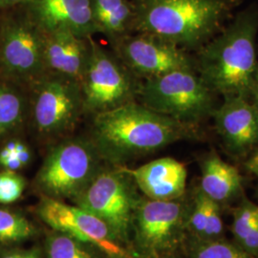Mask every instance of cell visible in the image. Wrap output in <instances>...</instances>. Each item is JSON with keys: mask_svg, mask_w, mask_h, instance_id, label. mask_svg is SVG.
Segmentation results:
<instances>
[{"mask_svg": "<svg viewBox=\"0 0 258 258\" xmlns=\"http://www.w3.org/2000/svg\"><path fill=\"white\" fill-rule=\"evenodd\" d=\"M96 33L117 41L133 29L134 7L131 0H90Z\"/></svg>", "mask_w": 258, "mask_h": 258, "instance_id": "18", "label": "cell"}, {"mask_svg": "<svg viewBox=\"0 0 258 258\" xmlns=\"http://www.w3.org/2000/svg\"><path fill=\"white\" fill-rule=\"evenodd\" d=\"M257 33L258 5H251L200 48L197 69L214 94L250 98L258 75Z\"/></svg>", "mask_w": 258, "mask_h": 258, "instance_id": "2", "label": "cell"}, {"mask_svg": "<svg viewBox=\"0 0 258 258\" xmlns=\"http://www.w3.org/2000/svg\"><path fill=\"white\" fill-rule=\"evenodd\" d=\"M122 167L148 199L172 201L184 197L187 171L174 158H160L137 168Z\"/></svg>", "mask_w": 258, "mask_h": 258, "instance_id": "15", "label": "cell"}, {"mask_svg": "<svg viewBox=\"0 0 258 258\" xmlns=\"http://www.w3.org/2000/svg\"><path fill=\"white\" fill-rule=\"evenodd\" d=\"M136 187L122 166L102 167L72 203L104 222L120 243L131 249L132 218L140 198Z\"/></svg>", "mask_w": 258, "mask_h": 258, "instance_id": "7", "label": "cell"}, {"mask_svg": "<svg viewBox=\"0 0 258 258\" xmlns=\"http://www.w3.org/2000/svg\"><path fill=\"white\" fill-rule=\"evenodd\" d=\"M199 188L213 201L226 202L241 191L242 177L236 167L225 162L215 152H211L201 164Z\"/></svg>", "mask_w": 258, "mask_h": 258, "instance_id": "17", "label": "cell"}, {"mask_svg": "<svg viewBox=\"0 0 258 258\" xmlns=\"http://www.w3.org/2000/svg\"><path fill=\"white\" fill-rule=\"evenodd\" d=\"M44 258H109L102 250L67 235L54 231L48 233L44 244Z\"/></svg>", "mask_w": 258, "mask_h": 258, "instance_id": "20", "label": "cell"}, {"mask_svg": "<svg viewBox=\"0 0 258 258\" xmlns=\"http://www.w3.org/2000/svg\"><path fill=\"white\" fill-rule=\"evenodd\" d=\"M257 220L258 206L251 202L246 201L235 210L233 213L231 231L238 246L247 238Z\"/></svg>", "mask_w": 258, "mask_h": 258, "instance_id": "24", "label": "cell"}, {"mask_svg": "<svg viewBox=\"0 0 258 258\" xmlns=\"http://www.w3.org/2000/svg\"><path fill=\"white\" fill-rule=\"evenodd\" d=\"M242 0H132L133 29L182 49L201 48L225 27Z\"/></svg>", "mask_w": 258, "mask_h": 258, "instance_id": "3", "label": "cell"}, {"mask_svg": "<svg viewBox=\"0 0 258 258\" xmlns=\"http://www.w3.org/2000/svg\"><path fill=\"white\" fill-rule=\"evenodd\" d=\"M190 205L184 197L157 201L140 197L131 226L130 247L138 258L175 254L186 233Z\"/></svg>", "mask_w": 258, "mask_h": 258, "instance_id": "6", "label": "cell"}, {"mask_svg": "<svg viewBox=\"0 0 258 258\" xmlns=\"http://www.w3.org/2000/svg\"><path fill=\"white\" fill-rule=\"evenodd\" d=\"M37 212L52 230L92 245L109 258H138L120 243L104 222L75 204L41 196Z\"/></svg>", "mask_w": 258, "mask_h": 258, "instance_id": "11", "label": "cell"}, {"mask_svg": "<svg viewBox=\"0 0 258 258\" xmlns=\"http://www.w3.org/2000/svg\"><path fill=\"white\" fill-rule=\"evenodd\" d=\"M1 258H40V255L37 249H28V250L12 251L4 254Z\"/></svg>", "mask_w": 258, "mask_h": 258, "instance_id": "26", "label": "cell"}, {"mask_svg": "<svg viewBox=\"0 0 258 258\" xmlns=\"http://www.w3.org/2000/svg\"><path fill=\"white\" fill-rule=\"evenodd\" d=\"M89 42L90 55L81 82L83 110L96 115L133 101L139 91L133 74L92 37Z\"/></svg>", "mask_w": 258, "mask_h": 258, "instance_id": "9", "label": "cell"}, {"mask_svg": "<svg viewBox=\"0 0 258 258\" xmlns=\"http://www.w3.org/2000/svg\"><path fill=\"white\" fill-rule=\"evenodd\" d=\"M188 258H255L238 245L222 239L198 240L191 238Z\"/></svg>", "mask_w": 258, "mask_h": 258, "instance_id": "22", "label": "cell"}, {"mask_svg": "<svg viewBox=\"0 0 258 258\" xmlns=\"http://www.w3.org/2000/svg\"><path fill=\"white\" fill-rule=\"evenodd\" d=\"M13 84L0 81V137L17 128L24 119L25 101Z\"/></svg>", "mask_w": 258, "mask_h": 258, "instance_id": "21", "label": "cell"}, {"mask_svg": "<svg viewBox=\"0 0 258 258\" xmlns=\"http://www.w3.org/2000/svg\"><path fill=\"white\" fill-rule=\"evenodd\" d=\"M25 186L26 181L18 171L3 169L0 172V204L14 203L19 200Z\"/></svg>", "mask_w": 258, "mask_h": 258, "instance_id": "25", "label": "cell"}, {"mask_svg": "<svg viewBox=\"0 0 258 258\" xmlns=\"http://www.w3.org/2000/svg\"><path fill=\"white\" fill-rule=\"evenodd\" d=\"M212 116L217 133L231 153L242 156L257 146L258 109L248 99L225 97Z\"/></svg>", "mask_w": 258, "mask_h": 258, "instance_id": "13", "label": "cell"}, {"mask_svg": "<svg viewBox=\"0 0 258 258\" xmlns=\"http://www.w3.org/2000/svg\"><path fill=\"white\" fill-rule=\"evenodd\" d=\"M103 159L91 139L65 140L47 154L35 178L41 196L73 201L102 169Z\"/></svg>", "mask_w": 258, "mask_h": 258, "instance_id": "4", "label": "cell"}, {"mask_svg": "<svg viewBox=\"0 0 258 258\" xmlns=\"http://www.w3.org/2000/svg\"><path fill=\"white\" fill-rule=\"evenodd\" d=\"M89 55V37H79L68 32L46 34L45 64L48 73L60 75L81 83Z\"/></svg>", "mask_w": 258, "mask_h": 258, "instance_id": "16", "label": "cell"}, {"mask_svg": "<svg viewBox=\"0 0 258 258\" xmlns=\"http://www.w3.org/2000/svg\"><path fill=\"white\" fill-rule=\"evenodd\" d=\"M255 174H256V175H257V177H258V171H257V172H256V173H255Z\"/></svg>", "mask_w": 258, "mask_h": 258, "instance_id": "31", "label": "cell"}, {"mask_svg": "<svg viewBox=\"0 0 258 258\" xmlns=\"http://www.w3.org/2000/svg\"><path fill=\"white\" fill-rule=\"evenodd\" d=\"M27 15L44 33L68 32L82 37L96 34L90 0H31Z\"/></svg>", "mask_w": 258, "mask_h": 258, "instance_id": "14", "label": "cell"}, {"mask_svg": "<svg viewBox=\"0 0 258 258\" xmlns=\"http://www.w3.org/2000/svg\"><path fill=\"white\" fill-rule=\"evenodd\" d=\"M250 98L252 100L251 102L255 105V107L258 109V75L256 80H255V83L253 84L251 93H250Z\"/></svg>", "mask_w": 258, "mask_h": 258, "instance_id": "29", "label": "cell"}, {"mask_svg": "<svg viewBox=\"0 0 258 258\" xmlns=\"http://www.w3.org/2000/svg\"><path fill=\"white\" fill-rule=\"evenodd\" d=\"M157 258H179L178 256H176L175 254H171V255H166V256H161V257Z\"/></svg>", "mask_w": 258, "mask_h": 258, "instance_id": "30", "label": "cell"}, {"mask_svg": "<svg viewBox=\"0 0 258 258\" xmlns=\"http://www.w3.org/2000/svg\"><path fill=\"white\" fill-rule=\"evenodd\" d=\"M224 231L219 204L198 188L190 204L186 232L194 239H220Z\"/></svg>", "mask_w": 258, "mask_h": 258, "instance_id": "19", "label": "cell"}, {"mask_svg": "<svg viewBox=\"0 0 258 258\" xmlns=\"http://www.w3.org/2000/svg\"><path fill=\"white\" fill-rule=\"evenodd\" d=\"M149 109L188 125L212 116L214 93L194 69H183L147 79L139 88Z\"/></svg>", "mask_w": 258, "mask_h": 258, "instance_id": "5", "label": "cell"}, {"mask_svg": "<svg viewBox=\"0 0 258 258\" xmlns=\"http://www.w3.org/2000/svg\"><path fill=\"white\" fill-rule=\"evenodd\" d=\"M46 34L30 19L10 17L0 24V73L11 83L32 85L47 74Z\"/></svg>", "mask_w": 258, "mask_h": 258, "instance_id": "8", "label": "cell"}, {"mask_svg": "<svg viewBox=\"0 0 258 258\" xmlns=\"http://www.w3.org/2000/svg\"><path fill=\"white\" fill-rule=\"evenodd\" d=\"M31 86L32 119L39 134L56 136L74 126L84 111L81 83L47 73Z\"/></svg>", "mask_w": 258, "mask_h": 258, "instance_id": "10", "label": "cell"}, {"mask_svg": "<svg viewBox=\"0 0 258 258\" xmlns=\"http://www.w3.org/2000/svg\"><path fill=\"white\" fill-rule=\"evenodd\" d=\"M31 0H0V10L10 9L19 5H26Z\"/></svg>", "mask_w": 258, "mask_h": 258, "instance_id": "27", "label": "cell"}, {"mask_svg": "<svg viewBox=\"0 0 258 258\" xmlns=\"http://www.w3.org/2000/svg\"><path fill=\"white\" fill-rule=\"evenodd\" d=\"M246 167L247 169L252 172V173H256L258 171V149L257 151L249 158V160L246 163Z\"/></svg>", "mask_w": 258, "mask_h": 258, "instance_id": "28", "label": "cell"}, {"mask_svg": "<svg viewBox=\"0 0 258 258\" xmlns=\"http://www.w3.org/2000/svg\"><path fill=\"white\" fill-rule=\"evenodd\" d=\"M120 61L133 75L146 79L183 69H194L196 62L185 50L156 37L140 34L115 41Z\"/></svg>", "mask_w": 258, "mask_h": 258, "instance_id": "12", "label": "cell"}, {"mask_svg": "<svg viewBox=\"0 0 258 258\" xmlns=\"http://www.w3.org/2000/svg\"><path fill=\"white\" fill-rule=\"evenodd\" d=\"M36 228L23 215L0 209V244H13L30 239Z\"/></svg>", "mask_w": 258, "mask_h": 258, "instance_id": "23", "label": "cell"}, {"mask_svg": "<svg viewBox=\"0 0 258 258\" xmlns=\"http://www.w3.org/2000/svg\"><path fill=\"white\" fill-rule=\"evenodd\" d=\"M189 126L131 101L96 114L90 139L103 161L118 166L190 138Z\"/></svg>", "mask_w": 258, "mask_h": 258, "instance_id": "1", "label": "cell"}]
</instances>
